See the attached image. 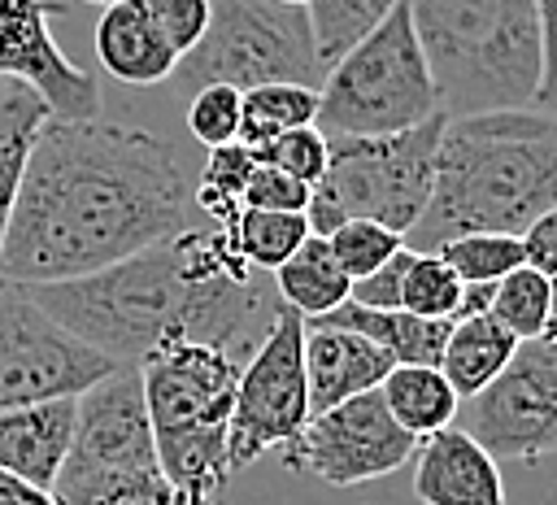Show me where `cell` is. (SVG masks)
Segmentation results:
<instances>
[{
	"mask_svg": "<svg viewBox=\"0 0 557 505\" xmlns=\"http://www.w3.org/2000/svg\"><path fill=\"white\" fill-rule=\"evenodd\" d=\"M379 392H383L392 418L409 435H418V440L453 427L457 422V409H461V396L440 374V366H392V374L383 379Z\"/></svg>",
	"mask_w": 557,
	"mask_h": 505,
	"instance_id": "23",
	"label": "cell"
},
{
	"mask_svg": "<svg viewBox=\"0 0 557 505\" xmlns=\"http://www.w3.org/2000/svg\"><path fill=\"white\" fill-rule=\"evenodd\" d=\"M0 505H57V496H52V492H39V488H26V483H17V479H9L4 492H0Z\"/></svg>",
	"mask_w": 557,
	"mask_h": 505,
	"instance_id": "40",
	"label": "cell"
},
{
	"mask_svg": "<svg viewBox=\"0 0 557 505\" xmlns=\"http://www.w3.org/2000/svg\"><path fill=\"white\" fill-rule=\"evenodd\" d=\"M83 4H100V9H109V4H122V0H83Z\"/></svg>",
	"mask_w": 557,
	"mask_h": 505,
	"instance_id": "43",
	"label": "cell"
},
{
	"mask_svg": "<svg viewBox=\"0 0 557 505\" xmlns=\"http://www.w3.org/2000/svg\"><path fill=\"white\" fill-rule=\"evenodd\" d=\"M117 366L52 322L22 287L0 283V414L83 396Z\"/></svg>",
	"mask_w": 557,
	"mask_h": 505,
	"instance_id": "10",
	"label": "cell"
},
{
	"mask_svg": "<svg viewBox=\"0 0 557 505\" xmlns=\"http://www.w3.org/2000/svg\"><path fill=\"white\" fill-rule=\"evenodd\" d=\"M231 244L239 248V257L252 270H278L305 239H309V222L305 213H274V209H244L231 226H226Z\"/></svg>",
	"mask_w": 557,
	"mask_h": 505,
	"instance_id": "26",
	"label": "cell"
},
{
	"mask_svg": "<svg viewBox=\"0 0 557 505\" xmlns=\"http://www.w3.org/2000/svg\"><path fill=\"white\" fill-rule=\"evenodd\" d=\"M548 296H553V279H544L531 266H518L513 274H505L492 287L487 313L513 335V340H544L548 327Z\"/></svg>",
	"mask_w": 557,
	"mask_h": 505,
	"instance_id": "30",
	"label": "cell"
},
{
	"mask_svg": "<svg viewBox=\"0 0 557 505\" xmlns=\"http://www.w3.org/2000/svg\"><path fill=\"white\" fill-rule=\"evenodd\" d=\"M96 57H100L104 74H113L117 83H131V87L165 83L178 70V52L157 30V22H152L144 0H122V4H109L100 13V22H96Z\"/></svg>",
	"mask_w": 557,
	"mask_h": 505,
	"instance_id": "18",
	"label": "cell"
},
{
	"mask_svg": "<svg viewBox=\"0 0 557 505\" xmlns=\"http://www.w3.org/2000/svg\"><path fill=\"white\" fill-rule=\"evenodd\" d=\"M413 496L422 505H505L500 461L466 427H444L413 453Z\"/></svg>",
	"mask_w": 557,
	"mask_h": 505,
	"instance_id": "15",
	"label": "cell"
},
{
	"mask_svg": "<svg viewBox=\"0 0 557 505\" xmlns=\"http://www.w3.org/2000/svg\"><path fill=\"white\" fill-rule=\"evenodd\" d=\"M239 122H244V91L222 87V83H209V87L191 91V100H187V131L209 152L226 148V144H239Z\"/></svg>",
	"mask_w": 557,
	"mask_h": 505,
	"instance_id": "33",
	"label": "cell"
},
{
	"mask_svg": "<svg viewBox=\"0 0 557 505\" xmlns=\"http://www.w3.org/2000/svg\"><path fill=\"white\" fill-rule=\"evenodd\" d=\"M244 361L209 344H178L139 366L157 461L165 479L196 505H218L231 483L226 431Z\"/></svg>",
	"mask_w": 557,
	"mask_h": 505,
	"instance_id": "5",
	"label": "cell"
},
{
	"mask_svg": "<svg viewBox=\"0 0 557 505\" xmlns=\"http://www.w3.org/2000/svg\"><path fill=\"white\" fill-rule=\"evenodd\" d=\"M418 444L422 440L392 418L383 392H366L309 418L300 440L283 448V461L300 475L348 488V483H370L400 470L405 461H413Z\"/></svg>",
	"mask_w": 557,
	"mask_h": 505,
	"instance_id": "12",
	"label": "cell"
},
{
	"mask_svg": "<svg viewBox=\"0 0 557 505\" xmlns=\"http://www.w3.org/2000/svg\"><path fill=\"white\" fill-rule=\"evenodd\" d=\"M309 383H305V318L283 309L270 335L239 370L231 431H226V466L231 475L261 461L270 448H292L309 427Z\"/></svg>",
	"mask_w": 557,
	"mask_h": 505,
	"instance_id": "9",
	"label": "cell"
},
{
	"mask_svg": "<svg viewBox=\"0 0 557 505\" xmlns=\"http://www.w3.org/2000/svg\"><path fill=\"white\" fill-rule=\"evenodd\" d=\"M557 209V122L535 109L448 118L435 152V192L405 235L440 253L461 235H518Z\"/></svg>",
	"mask_w": 557,
	"mask_h": 505,
	"instance_id": "3",
	"label": "cell"
},
{
	"mask_svg": "<svg viewBox=\"0 0 557 505\" xmlns=\"http://www.w3.org/2000/svg\"><path fill=\"white\" fill-rule=\"evenodd\" d=\"M326 70L318 61V39L309 9L278 0H213L205 39L178 61L174 83L200 91L209 83L252 91L265 83L322 87Z\"/></svg>",
	"mask_w": 557,
	"mask_h": 505,
	"instance_id": "8",
	"label": "cell"
},
{
	"mask_svg": "<svg viewBox=\"0 0 557 505\" xmlns=\"http://www.w3.org/2000/svg\"><path fill=\"white\" fill-rule=\"evenodd\" d=\"M326 239H331V253H335V261L344 266V274L352 283L374 274L379 266H387L405 248V235H396V231H387L383 222H370V218H348Z\"/></svg>",
	"mask_w": 557,
	"mask_h": 505,
	"instance_id": "32",
	"label": "cell"
},
{
	"mask_svg": "<svg viewBox=\"0 0 557 505\" xmlns=\"http://www.w3.org/2000/svg\"><path fill=\"white\" fill-rule=\"evenodd\" d=\"M252 152H257V161L283 170V174H292V178H300L305 187H318L322 174H326V161H331V139H326L318 126H300V131L278 135V139L265 144V148H252Z\"/></svg>",
	"mask_w": 557,
	"mask_h": 505,
	"instance_id": "34",
	"label": "cell"
},
{
	"mask_svg": "<svg viewBox=\"0 0 557 505\" xmlns=\"http://www.w3.org/2000/svg\"><path fill=\"white\" fill-rule=\"evenodd\" d=\"M57 505H196L187 501L161 466L148 470H96V475H57Z\"/></svg>",
	"mask_w": 557,
	"mask_h": 505,
	"instance_id": "24",
	"label": "cell"
},
{
	"mask_svg": "<svg viewBox=\"0 0 557 505\" xmlns=\"http://www.w3.org/2000/svg\"><path fill=\"white\" fill-rule=\"evenodd\" d=\"M544 340L557 344V279H553V296H548V327H544Z\"/></svg>",
	"mask_w": 557,
	"mask_h": 505,
	"instance_id": "41",
	"label": "cell"
},
{
	"mask_svg": "<svg viewBox=\"0 0 557 505\" xmlns=\"http://www.w3.org/2000/svg\"><path fill=\"white\" fill-rule=\"evenodd\" d=\"M400 309L435 322H457L466 313V283L440 253H413L400 287Z\"/></svg>",
	"mask_w": 557,
	"mask_h": 505,
	"instance_id": "29",
	"label": "cell"
},
{
	"mask_svg": "<svg viewBox=\"0 0 557 505\" xmlns=\"http://www.w3.org/2000/svg\"><path fill=\"white\" fill-rule=\"evenodd\" d=\"M444 118L531 109L540 91L535 0H409Z\"/></svg>",
	"mask_w": 557,
	"mask_h": 505,
	"instance_id": "4",
	"label": "cell"
},
{
	"mask_svg": "<svg viewBox=\"0 0 557 505\" xmlns=\"http://www.w3.org/2000/svg\"><path fill=\"white\" fill-rule=\"evenodd\" d=\"M22 292L113 366H144L178 344H209L248 361L287 309L278 287L239 257L226 226H187L96 274Z\"/></svg>",
	"mask_w": 557,
	"mask_h": 505,
	"instance_id": "2",
	"label": "cell"
},
{
	"mask_svg": "<svg viewBox=\"0 0 557 505\" xmlns=\"http://www.w3.org/2000/svg\"><path fill=\"white\" fill-rule=\"evenodd\" d=\"M440 257L457 270L466 287H496L505 274L527 266L518 235H461V239H448Z\"/></svg>",
	"mask_w": 557,
	"mask_h": 505,
	"instance_id": "31",
	"label": "cell"
},
{
	"mask_svg": "<svg viewBox=\"0 0 557 505\" xmlns=\"http://www.w3.org/2000/svg\"><path fill=\"white\" fill-rule=\"evenodd\" d=\"M392 357L348 327H305V383H309V414H326L352 396L379 392L392 374Z\"/></svg>",
	"mask_w": 557,
	"mask_h": 505,
	"instance_id": "16",
	"label": "cell"
},
{
	"mask_svg": "<svg viewBox=\"0 0 557 505\" xmlns=\"http://www.w3.org/2000/svg\"><path fill=\"white\" fill-rule=\"evenodd\" d=\"M396 4H405V0H313L309 22H313L322 70H331L352 44H361Z\"/></svg>",
	"mask_w": 557,
	"mask_h": 505,
	"instance_id": "27",
	"label": "cell"
},
{
	"mask_svg": "<svg viewBox=\"0 0 557 505\" xmlns=\"http://www.w3.org/2000/svg\"><path fill=\"white\" fill-rule=\"evenodd\" d=\"M196 183L178 148L144 126L48 118L0 244V283H65L178 231Z\"/></svg>",
	"mask_w": 557,
	"mask_h": 505,
	"instance_id": "1",
	"label": "cell"
},
{
	"mask_svg": "<svg viewBox=\"0 0 557 505\" xmlns=\"http://www.w3.org/2000/svg\"><path fill=\"white\" fill-rule=\"evenodd\" d=\"M322 91L300 87V83H265L244 91V122H239V144L244 148H265L287 131L318 126Z\"/></svg>",
	"mask_w": 557,
	"mask_h": 505,
	"instance_id": "25",
	"label": "cell"
},
{
	"mask_svg": "<svg viewBox=\"0 0 557 505\" xmlns=\"http://www.w3.org/2000/svg\"><path fill=\"white\" fill-rule=\"evenodd\" d=\"M157 30L170 39V48L178 52V61L205 39L209 17H213V0H144Z\"/></svg>",
	"mask_w": 557,
	"mask_h": 505,
	"instance_id": "35",
	"label": "cell"
},
{
	"mask_svg": "<svg viewBox=\"0 0 557 505\" xmlns=\"http://www.w3.org/2000/svg\"><path fill=\"white\" fill-rule=\"evenodd\" d=\"M409 257H413V248H400L387 266H379L374 274L357 279L352 292H348V300L352 305H366V309H400V287H405Z\"/></svg>",
	"mask_w": 557,
	"mask_h": 505,
	"instance_id": "38",
	"label": "cell"
},
{
	"mask_svg": "<svg viewBox=\"0 0 557 505\" xmlns=\"http://www.w3.org/2000/svg\"><path fill=\"white\" fill-rule=\"evenodd\" d=\"M466 431L496 461L557 453V344L522 340L509 366L466 401Z\"/></svg>",
	"mask_w": 557,
	"mask_h": 505,
	"instance_id": "11",
	"label": "cell"
},
{
	"mask_svg": "<svg viewBox=\"0 0 557 505\" xmlns=\"http://www.w3.org/2000/svg\"><path fill=\"white\" fill-rule=\"evenodd\" d=\"M61 13L65 4L57 0H0V74H17L39 87L52 118H96V74L74 65L52 39V17Z\"/></svg>",
	"mask_w": 557,
	"mask_h": 505,
	"instance_id": "14",
	"label": "cell"
},
{
	"mask_svg": "<svg viewBox=\"0 0 557 505\" xmlns=\"http://www.w3.org/2000/svg\"><path fill=\"white\" fill-rule=\"evenodd\" d=\"M157 461V440L148 422L139 366H117L109 379L91 383L78 396L74 444L65 453L61 475H96V470H148Z\"/></svg>",
	"mask_w": 557,
	"mask_h": 505,
	"instance_id": "13",
	"label": "cell"
},
{
	"mask_svg": "<svg viewBox=\"0 0 557 505\" xmlns=\"http://www.w3.org/2000/svg\"><path fill=\"white\" fill-rule=\"evenodd\" d=\"M52 118L48 100L39 96V87H30L17 74H0V244L22 192V174L35 148V135L44 131V122Z\"/></svg>",
	"mask_w": 557,
	"mask_h": 505,
	"instance_id": "20",
	"label": "cell"
},
{
	"mask_svg": "<svg viewBox=\"0 0 557 505\" xmlns=\"http://www.w3.org/2000/svg\"><path fill=\"white\" fill-rule=\"evenodd\" d=\"M274 287L283 296L287 309H296L305 322L326 318L331 309H339L352 292V279L344 274V266L331 253L326 235H309L278 270H274Z\"/></svg>",
	"mask_w": 557,
	"mask_h": 505,
	"instance_id": "22",
	"label": "cell"
},
{
	"mask_svg": "<svg viewBox=\"0 0 557 505\" xmlns=\"http://www.w3.org/2000/svg\"><path fill=\"white\" fill-rule=\"evenodd\" d=\"M318 131L326 139H374L422 126L440 113V96L409 17L396 4L361 44H352L322 78Z\"/></svg>",
	"mask_w": 557,
	"mask_h": 505,
	"instance_id": "6",
	"label": "cell"
},
{
	"mask_svg": "<svg viewBox=\"0 0 557 505\" xmlns=\"http://www.w3.org/2000/svg\"><path fill=\"white\" fill-rule=\"evenodd\" d=\"M322 327H348L357 335H366L370 344H379L396 366H440L444 344L453 322H435V318H418L409 309H366L344 300L339 309H331L326 318H313ZM305 322V327H313Z\"/></svg>",
	"mask_w": 557,
	"mask_h": 505,
	"instance_id": "19",
	"label": "cell"
},
{
	"mask_svg": "<svg viewBox=\"0 0 557 505\" xmlns=\"http://www.w3.org/2000/svg\"><path fill=\"white\" fill-rule=\"evenodd\" d=\"M257 170V152L244 148V144H226V148H213L200 178H196V192L191 200L218 222V226H231L239 213H244V192H248V178Z\"/></svg>",
	"mask_w": 557,
	"mask_h": 505,
	"instance_id": "28",
	"label": "cell"
},
{
	"mask_svg": "<svg viewBox=\"0 0 557 505\" xmlns=\"http://www.w3.org/2000/svg\"><path fill=\"white\" fill-rule=\"evenodd\" d=\"M74 418H78V396L4 409L0 414V470L26 488L52 492L65 466V453L74 444Z\"/></svg>",
	"mask_w": 557,
	"mask_h": 505,
	"instance_id": "17",
	"label": "cell"
},
{
	"mask_svg": "<svg viewBox=\"0 0 557 505\" xmlns=\"http://www.w3.org/2000/svg\"><path fill=\"white\" fill-rule=\"evenodd\" d=\"M518 344L522 340H513L487 309L466 313L448 331V344H444V357H440V374L453 383V392L461 401H470L509 366Z\"/></svg>",
	"mask_w": 557,
	"mask_h": 505,
	"instance_id": "21",
	"label": "cell"
},
{
	"mask_svg": "<svg viewBox=\"0 0 557 505\" xmlns=\"http://www.w3.org/2000/svg\"><path fill=\"white\" fill-rule=\"evenodd\" d=\"M444 122L448 118L435 113L431 122L396 135L331 139L326 174L305 205L309 235H331L348 218H370L396 235H409L435 192V152Z\"/></svg>",
	"mask_w": 557,
	"mask_h": 505,
	"instance_id": "7",
	"label": "cell"
},
{
	"mask_svg": "<svg viewBox=\"0 0 557 505\" xmlns=\"http://www.w3.org/2000/svg\"><path fill=\"white\" fill-rule=\"evenodd\" d=\"M278 4H296V9H309L313 0H278Z\"/></svg>",
	"mask_w": 557,
	"mask_h": 505,
	"instance_id": "42",
	"label": "cell"
},
{
	"mask_svg": "<svg viewBox=\"0 0 557 505\" xmlns=\"http://www.w3.org/2000/svg\"><path fill=\"white\" fill-rule=\"evenodd\" d=\"M522 253L531 270H540L544 279H557V209H548L522 231Z\"/></svg>",
	"mask_w": 557,
	"mask_h": 505,
	"instance_id": "39",
	"label": "cell"
},
{
	"mask_svg": "<svg viewBox=\"0 0 557 505\" xmlns=\"http://www.w3.org/2000/svg\"><path fill=\"white\" fill-rule=\"evenodd\" d=\"M309 192H313V187H305L300 178H292V174H283V170H274V165H265V161H257V170H252V178H248V192H244V209L305 213Z\"/></svg>",
	"mask_w": 557,
	"mask_h": 505,
	"instance_id": "36",
	"label": "cell"
},
{
	"mask_svg": "<svg viewBox=\"0 0 557 505\" xmlns=\"http://www.w3.org/2000/svg\"><path fill=\"white\" fill-rule=\"evenodd\" d=\"M540 13V91H535V113L557 122V0H535Z\"/></svg>",
	"mask_w": 557,
	"mask_h": 505,
	"instance_id": "37",
	"label": "cell"
}]
</instances>
